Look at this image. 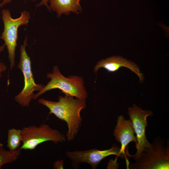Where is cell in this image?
<instances>
[{
  "label": "cell",
  "mask_w": 169,
  "mask_h": 169,
  "mask_svg": "<svg viewBox=\"0 0 169 169\" xmlns=\"http://www.w3.org/2000/svg\"><path fill=\"white\" fill-rule=\"evenodd\" d=\"M86 100L77 98L65 95L60 96L58 101H53L40 98L38 103L49 110V115L54 114L67 123L68 130L66 136L69 141H73L77 136L81 125L82 118L80 112L86 107Z\"/></svg>",
  "instance_id": "cell-1"
},
{
  "label": "cell",
  "mask_w": 169,
  "mask_h": 169,
  "mask_svg": "<svg viewBox=\"0 0 169 169\" xmlns=\"http://www.w3.org/2000/svg\"><path fill=\"white\" fill-rule=\"evenodd\" d=\"M50 80L37 94H34L33 99L35 100L47 91L55 89L61 90V92L76 98L86 100L87 92L84 86L82 77L71 75L68 77L64 76L57 66L53 67L52 72L46 75Z\"/></svg>",
  "instance_id": "cell-2"
},
{
  "label": "cell",
  "mask_w": 169,
  "mask_h": 169,
  "mask_svg": "<svg viewBox=\"0 0 169 169\" xmlns=\"http://www.w3.org/2000/svg\"><path fill=\"white\" fill-rule=\"evenodd\" d=\"M165 146L164 140L156 137L151 146L145 148L136 162L129 164L131 169H168L169 168V141Z\"/></svg>",
  "instance_id": "cell-3"
},
{
  "label": "cell",
  "mask_w": 169,
  "mask_h": 169,
  "mask_svg": "<svg viewBox=\"0 0 169 169\" xmlns=\"http://www.w3.org/2000/svg\"><path fill=\"white\" fill-rule=\"evenodd\" d=\"M22 144L20 150H34L41 143L51 141L58 144L65 142V136L59 131L51 128L45 123L39 126L31 125L24 127L21 130Z\"/></svg>",
  "instance_id": "cell-4"
},
{
  "label": "cell",
  "mask_w": 169,
  "mask_h": 169,
  "mask_svg": "<svg viewBox=\"0 0 169 169\" xmlns=\"http://www.w3.org/2000/svg\"><path fill=\"white\" fill-rule=\"evenodd\" d=\"M27 37L20 49V58L17 67L22 72L24 78V86L22 90L14 97L15 101L24 107L29 106L34 91H39L45 86L35 83L31 68L30 58L26 51L27 46Z\"/></svg>",
  "instance_id": "cell-5"
},
{
  "label": "cell",
  "mask_w": 169,
  "mask_h": 169,
  "mask_svg": "<svg viewBox=\"0 0 169 169\" xmlns=\"http://www.w3.org/2000/svg\"><path fill=\"white\" fill-rule=\"evenodd\" d=\"M2 19L4 24V30L0 38L4 41L8 52L10 62V70L15 67V51L17 46L18 30L22 25L28 24L30 17L29 13L24 11L21 12L20 16L13 19L8 9L3 10Z\"/></svg>",
  "instance_id": "cell-6"
},
{
  "label": "cell",
  "mask_w": 169,
  "mask_h": 169,
  "mask_svg": "<svg viewBox=\"0 0 169 169\" xmlns=\"http://www.w3.org/2000/svg\"><path fill=\"white\" fill-rule=\"evenodd\" d=\"M66 156L71 161L72 166L77 168L82 163L90 164L93 169H95L100 162L109 156L114 155L125 159L127 154L122 152L120 148L116 144H114L111 148L105 150L92 149L84 151H66Z\"/></svg>",
  "instance_id": "cell-7"
},
{
  "label": "cell",
  "mask_w": 169,
  "mask_h": 169,
  "mask_svg": "<svg viewBox=\"0 0 169 169\" xmlns=\"http://www.w3.org/2000/svg\"><path fill=\"white\" fill-rule=\"evenodd\" d=\"M127 113L132 122L137 141L136 145V152L134 155L129 154V156L133 157L136 161L141 156L144 149L151 146V143L146 136V129L148 126L147 118L153 115V113L151 110H142L135 104L129 108Z\"/></svg>",
  "instance_id": "cell-8"
},
{
  "label": "cell",
  "mask_w": 169,
  "mask_h": 169,
  "mask_svg": "<svg viewBox=\"0 0 169 169\" xmlns=\"http://www.w3.org/2000/svg\"><path fill=\"white\" fill-rule=\"evenodd\" d=\"M135 133L131 120L130 119L126 120L123 115H119L117 118L113 136L117 141L120 143L122 152L128 155V150L126 148L130 142L134 141L136 145L137 144V139Z\"/></svg>",
  "instance_id": "cell-9"
},
{
  "label": "cell",
  "mask_w": 169,
  "mask_h": 169,
  "mask_svg": "<svg viewBox=\"0 0 169 169\" xmlns=\"http://www.w3.org/2000/svg\"><path fill=\"white\" fill-rule=\"evenodd\" d=\"M121 67L130 69L138 76L141 82L143 81V75L137 65L134 62L120 56H113L100 60L94 67V70L96 74L100 68H103L108 72H114Z\"/></svg>",
  "instance_id": "cell-10"
},
{
  "label": "cell",
  "mask_w": 169,
  "mask_h": 169,
  "mask_svg": "<svg viewBox=\"0 0 169 169\" xmlns=\"http://www.w3.org/2000/svg\"><path fill=\"white\" fill-rule=\"evenodd\" d=\"M81 0H49L50 9L56 12L58 17H59L62 14H68L71 11L79 13L78 11H81L82 8L80 4Z\"/></svg>",
  "instance_id": "cell-11"
},
{
  "label": "cell",
  "mask_w": 169,
  "mask_h": 169,
  "mask_svg": "<svg viewBox=\"0 0 169 169\" xmlns=\"http://www.w3.org/2000/svg\"><path fill=\"white\" fill-rule=\"evenodd\" d=\"M22 140L21 130L12 128L8 130L7 146L9 150L14 151L18 149Z\"/></svg>",
  "instance_id": "cell-12"
},
{
  "label": "cell",
  "mask_w": 169,
  "mask_h": 169,
  "mask_svg": "<svg viewBox=\"0 0 169 169\" xmlns=\"http://www.w3.org/2000/svg\"><path fill=\"white\" fill-rule=\"evenodd\" d=\"M3 146H0V169L4 164L16 161L21 153L19 149L14 151H11L4 149Z\"/></svg>",
  "instance_id": "cell-13"
},
{
  "label": "cell",
  "mask_w": 169,
  "mask_h": 169,
  "mask_svg": "<svg viewBox=\"0 0 169 169\" xmlns=\"http://www.w3.org/2000/svg\"><path fill=\"white\" fill-rule=\"evenodd\" d=\"M12 0H3L2 2L0 4V7H2L7 4L9 3ZM33 1H35V0H30ZM49 2V0H42L41 2L37 5V7H39L42 5H44L50 11V8L48 4V2Z\"/></svg>",
  "instance_id": "cell-14"
},
{
  "label": "cell",
  "mask_w": 169,
  "mask_h": 169,
  "mask_svg": "<svg viewBox=\"0 0 169 169\" xmlns=\"http://www.w3.org/2000/svg\"><path fill=\"white\" fill-rule=\"evenodd\" d=\"M64 161L63 159L57 160L53 163V167L55 169H64Z\"/></svg>",
  "instance_id": "cell-15"
},
{
  "label": "cell",
  "mask_w": 169,
  "mask_h": 169,
  "mask_svg": "<svg viewBox=\"0 0 169 169\" xmlns=\"http://www.w3.org/2000/svg\"><path fill=\"white\" fill-rule=\"evenodd\" d=\"M6 65L3 62H1L0 59V79L1 78L3 73L7 70Z\"/></svg>",
  "instance_id": "cell-16"
},
{
  "label": "cell",
  "mask_w": 169,
  "mask_h": 169,
  "mask_svg": "<svg viewBox=\"0 0 169 169\" xmlns=\"http://www.w3.org/2000/svg\"><path fill=\"white\" fill-rule=\"evenodd\" d=\"M1 0H0V2L1 1ZM5 47V44H4L2 46H0V52H2L3 51V50H4Z\"/></svg>",
  "instance_id": "cell-17"
},
{
  "label": "cell",
  "mask_w": 169,
  "mask_h": 169,
  "mask_svg": "<svg viewBox=\"0 0 169 169\" xmlns=\"http://www.w3.org/2000/svg\"><path fill=\"white\" fill-rule=\"evenodd\" d=\"M3 145V144L2 143H0V146H2Z\"/></svg>",
  "instance_id": "cell-18"
}]
</instances>
